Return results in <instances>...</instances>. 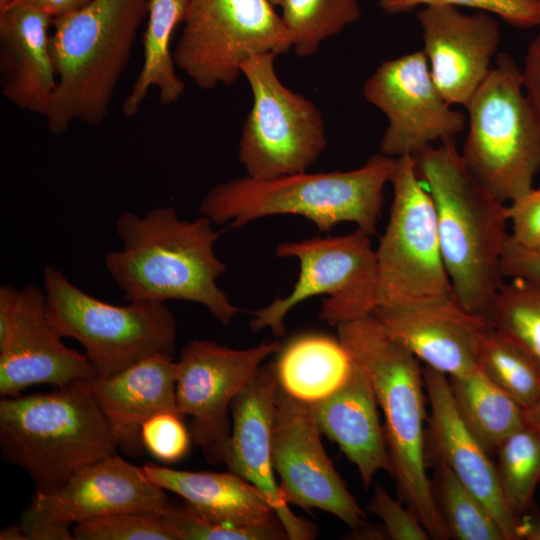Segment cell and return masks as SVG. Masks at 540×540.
Returning <instances> with one entry per match:
<instances>
[{"mask_svg":"<svg viewBox=\"0 0 540 540\" xmlns=\"http://www.w3.org/2000/svg\"><path fill=\"white\" fill-rule=\"evenodd\" d=\"M489 322L521 345L540 364V285L524 279L504 282Z\"/></svg>","mask_w":540,"mask_h":540,"instance_id":"obj_33","label":"cell"},{"mask_svg":"<svg viewBox=\"0 0 540 540\" xmlns=\"http://www.w3.org/2000/svg\"><path fill=\"white\" fill-rule=\"evenodd\" d=\"M414 156L396 158L393 201L376 252L378 306L388 309L453 298L432 198Z\"/></svg>","mask_w":540,"mask_h":540,"instance_id":"obj_10","label":"cell"},{"mask_svg":"<svg viewBox=\"0 0 540 540\" xmlns=\"http://www.w3.org/2000/svg\"><path fill=\"white\" fill-rule=\"evenodd\" d=\"M338 338L368 373L381 407L393 474L403 500L430 538L450 539L426 472L424 377L419 360L368 315L336 326Z\"/></svg>","mask_w":540,"mask_h":540,"instance_id":"obj_4","label":"cell"},{"mask_svg":"<svg viewBox=\"0 0 540 540\" xmlns=\"http://www.w3.org/2000/svg\"><path fill=\"white\" fill-rule=\"evenodd\" d=\"M527 425L540 434V396L526 409Z\"/></svg>","mask_w":540,"mask_h":540,"instance_id":"obj_44","label":"cell"},{"mask_svg":"<svg viewBox=\"0 0 540 540\" xmlns=\"http://www.w3.org/2000/svg\"><path fill=\"white\" fill-rule=\"evenodd\" d=\"M53 19L33 8L0 10V86L19 109L46 115L56 87L49 28Z\"/></svg>","mask_w":540,"mask_h":540,"instance_id":"obj_23","label":"cell"},{"mask_svg":"<svg viewBox=\"0 0 540 540\" xmlns=\"http://www.w3.org/2000/svg\"><path fill=\"white\" fill-rule=\"evenodd\" d=\"M521 74L524 93L540 124V34L527 47Z\"/></svg>","mask_w":540,"mask_h":540,"instance_id":"obj_42","label":"cell"},{"mask_svg":"<svg viewBox=\"0 0 540 540\" xmlns=\"http://www.w3.org/2000/svg\"><path fill=\"white\" fill-rule=\"evenodd\" d=\"M377 406L372 381L355 360L345 383L331 396L315 404L321 432L337 443L356 466L365 488L370 486L379 470L393 474Z\"/></svg>","mask_w":540,"mask_h":540,"instance_id":"obj_24","label":"cell"},{"mask_svg":"<svg viewBox=\"0 0 540 540\" xmlns=\"http://www.w3.org/2000/svg\"><path fill=\"white\" fill-rule=\"evenodd\" d=\"M148 1L91 0L53 20L50 52L57 82L45 115L51 134H63L74 121H104Z\"/></svg>","mask_w":540,"mask_h":540,"instance_id":"obj_5","label":"cell"},{"mask_svg":"<svg viewBox=\"0 0 540 540\" xmlns=\"http://www.w3.org/2000/svg\"><path fill=\"white\" fill-rule=\"evenodd\" d=\"M292 46L268 0H189L173 59L198 87L209 90L233 84L250 57L278 56Z\"/></svg>","mask_w":540,"mask_h":540,"instance_id":"obj_12","label":"cell"},{"mask_svg":"<svg viewBox=\"0 0 540 540\" xmlns=\"http://www.w3.org/2000/svg\"><path fill=\"white\" fill-rule=\"evenodd\" d=\"M189 0H149L148 22L143 34L142 68L125 100L122 113L135 116L148 91L157 88L159 101L172 104L184 93L183 81L177 76L170 43L177 25L184 22Z\"/></svg>","mask_w":540,"mask_h":540,"instance_id":"obj_27","label":"cell"},{"mask_svg":"<svg viewBox=\"0 0 540 540\" xmlns=\"http://www.w3.org/2000/svg\"><path fill=\"white\" fill-rule=\"evenodd\" d=\"M417 19L436 86L449 104L465 107L491 70L498 21L485 11L468 15L448 5L425 6Z\"/></svg>","mask_w":540,"mask_h":540,"instance_id":"obj_19","label":"cell"},{"mask_svg":"<svg viewBox=\"0 0 540 540\" xmlns=\"http://www.w3.org/2000/svg\"><path fill=\"white\" fill-rule=\"evenodd\" d=\"M384 13L401 14L419 6H463L497 15L517 28L540 25V0H378Z\"/></svg>","mask_w":540,"mask_h":540,"instance_id":"obj_36","label":"cell"},{"mask_svg":"<svg viewBox=\"0 0 540 540\" xmlns=\"http://www.w3.org/2000/svg\"><path fill=\"white\" fill-rule=\"evenodd\" d=\"M213 225L202 215L181 219L172 206L123 212L115 222L121 248L106 253V270L128 302L197 303L228 326L241 310L217 283L227 267L216 255L221 232Z\"/></svg>","mask_w":540,"mask_h":540,"instance_id":"obj_1","label":"cell"},{"mask_svg":"<svg viewBox=\"0 0 540 540\" xmlns=\"http://www.w3.org/2000/svg\"><path fill=\"white\" fill-rule=\"evenodd\" d=\"M436 465L431 480L437 508L449 531L457 540H506L487 508L457 479L442 462Z\"/></svg>","mask_w":540,"mask_h":540,"instance_id":"obj_31","label":"cell"},{"mask_svg":"<svg viewBox=\"0 0 540 540\" xmlns=\"http://www.w3.org/2000/svg\"><path fill=\"white\" fill-rule=\"evenodd\" d=\"M385 330L418 360L447 376L477 367L481 338L490 322L455 297L410 306L376 309Z\"/></svg>","mask_w":540,"mask_h":540,"instance_id":"obj_21","label":"cell"},{"mask_svg":"<svg viewBox=\"0 0 540 540\" xmlns=\"http://www.w3.org/2000/svg\"><path fill=\"white\" fill-rule=\"evenodd\" d=\"M279 7L299 57L313 55L323 41L361 16L359 0H282Z\"/></svg>","mask_w":540,"mask_h":540,"instance_id":"obj_30","label":"cell"},{"mask_svg":"<svg viewBox=\"0 0 540 540\" xmlns=\"http://www.w3.org/2000/svg\"><path fill=\"white\" fill-rule=\"evenodd\" d=\"M448 379L461 419L489 454L527 425L526 408L495 385L478 366Z\"/></svg>","mask_w":540,"mask_h":540,"instance_id":"obj_28","label":"cell"},{"mask_svg":"<svg viewBox=\"0 0 540 540\" xmlns=\"http://www.w3.org/2000/svg\"><path fill=\"white\" fill-rule=\"evenodd\" d=\"M501 271L504 278L540 285V250L520 244L509 234L502 252Z\"/></svg>","mask_w":540,"mask_h":540,"instance_id":"obj_40","label":"cell"},{"mask_svg":"<svg viewBox=\"0 0 540 540\" xmlns=\"http://www.w3.org/2000/svg\"><path fill=\"white\" fill-rule=\"evenodd\" d=\"M141 470L149 481L177 494L207 519L244 527L282 525L262 492L231 471H183L153 463Z\"/></svg>","mask_w":540,"mask_h":540,"instance_id":"obj_25","label":"cell"},{"mask_svg":"<svg viewBox=\"0 0 540 540\" xmlns=\"http://www.w3.org/2000/svg\"><path fill=\"white\" fill-rule=\"evenodd\" d=\"M320 433L315 405L279 387L272 457L284 498L306 510L328 512L355 533L367 524L365 514L327 456Z\"/></svg>","mask_w":540,"mask_h":540,"instance_id":"obj_16","label":"cell"},{"mask_svg":"<svg viewBox=\"0 0 540 540\" xmlns=\"http://www.w3.org/2000/svg\"><path fill=\"white\" fill-rule=\"evenodd\" d=\"M363 96L388 119L380 153L389 157H415L453 139L466 124L436 86L422 50L382 62L366 80Z\"/></svg>","mask_w":540,"mask_h":540,"instance_id":"obj_15","label":"cell"},{"mask_svg":"<svg viewBox=\"0 0 540 540\" xmlns=\"http://www.w3.org/2000/svg\"><path fill=\"white\" fill-rule=\"evenodd\" d=\"M52 326L42 289L0 286V394L17 396L30 386L64 387L97 374L85 354L69 348Z\"/></svg>","mask_w":540,"mask_h":540,"instance_id":"obj_14","label":"cell"},{"mask_svg":"<svg viewBox=\"0 0 540 540\" xmlns=\"http://www.w3.org/2000/svg\"><path fill=\"white\" fill-rule=\"evenodd\" d=\"M522 539L540 540V511L537 513V515L532 521L524 524Z\"/></svg>","mask_w":540,"mask_h":540,"instance_id":"obj_45","label":"cell"},{"mask_svg":"<svg viewBox=\"0 0 540 540\" xmlns=\"http://www.w3.org/2000/svg\"><path fill=\"white\" fill-rule=\"evenodd\" d=\"M395 164L396 158L380 153L348 171H304L270 179L234 178L213 186L198 211L214 224L227 223L231 228L267 216L298 215L320 232L351 222L372 236Z\"/></svg>","mask_w":540,"mask_h":540,"instance_id":"obj_3","label":"cell"},{"mask_svg":"<svg viewBox=\"0 0 540 540\" xmlns=\"http://www.w3.org/2000/svg\"><path fill=\"white\" fill-rule=\"evenodd\" d=\"M281 258H295L299 275L286 297H276L269 305L254 311L250 328H269L276 336L286 332L284 320L289 311L308 298L327 295L319 318L332 325L373 314L378 306L376 252L371 235L356 228L350 234L313 237L284 242L276 247Z\"/></svg>","mask_w":540,"mask_h":540,"instance_id":"obj_9","label":"cell"},{"mask_svg":"<svg viewBox=\"0 0 540 540\" xmlns=\"http://www.w3.org/2000/svg\"><path fill=\"white\" fill-rule=\"evenodd\" d=\"M90 381L0 400L3 458L24 469L36 491L59 488L77 471L119 448Z\"/></svg>","mask_w":540,"mask_h":540,"instance_id":"obj_6","label":"cell"},{"mask_svg":"<svg viewBox=\"0 0 540 540\" xmlns=\"http://www.w3.org/2000/svg\"><path fill=\"white\" fill-rule=\"evenodd\" d=\"M353 365L352 354L339 338L321 334L295 337L281 348L274 362L280 389L313 405L335 393Z\"/></svg>","mask_w":540,"mask_h":540,"instance_id":"obj_26","label":"cell"},{"mask_svg":"<svg viewBox=\"0 0 540 540\" xmlns=\"http://www.w3.org/2000/svg\"><path fill=\"white\" fill-rule=\"evenodd\" d=\"M415 159L434 204L454 297L489 321L505 279L501 257L510 234L508 207L471 174L453 139L425 148Z\"/></svg>","mask_w":540,"mask_h":540,"instance_id":"obj_2","label":"cell"},{"mask_svg":"<svg viewBox=\"0 0 540 540\" xmlns=\"http://www.w3.org/2000/svg\"><path fill=\"white\" fill-rule=\"evenodd\" d=\"M495 453L504 499L521 520L532 507L540 482V434L526 425L507 437Z\"/></svg>","mask_w":540,"mask_h":540,"instance_id":"obj_32","label":"cell"},{"mask_svg":"<svg viewBox=\"0 0 540 540\" xmlns=\"http://www.w3.org/2000/svg\"><path fill=\"white\" fill-rule=\"evenodd\" d=\"M278 390L274 362L261 366L231 404L232 428L221 462L262 492L288 539H313L315 526L291 511L274 476L272 445Z\"/></svg>","mask_w":540,"mask_h":540,"instance_id":"obj_17","label":"cell"},{"mask_svg":"<svg viewBox=\"0 0 540 540\" xmlns=\"http://www.w3.org/2000/svg\"><path fill=\"white\" fill-rule=\"evenodd\" d=\"M369 510L382 521L389 539L427 540L430 538L416 514L392 498L380 485L375 487Z\"/></svg>","mask_w":540,"mask_h":540,"instance_id":"obj_38","label":"cell"},{"mask_svg":"<svg viewBox=\"0 0 540 540\" xmlns=\"http://www.w3.org/2000/svg\"><path fill=\"white\" fill-rule=\"evenodd\" d=\"M18 524L25 540H75L70 527L50 521L31 505L23 512Z\"/></svg>","mask_w":540,"mask_h":540,"instance_id":"obj_41","label":"cell"},{"mask_svg":"<svg viewBox=\"0 0 540 540\" xmlns=\"http://www.w3.org/2000/svg\"><path fill=\"white\" fill-rule=\"evenodd\" d=\"M169 504L164 489L116 453L83 467L55 490L36 491L30 505L50 521L70 527L126 512L164 514Z\"/></svg>","mask_w":540,"mask_h":540,"instance_id":"obj_20","label":"cell"},{"mask_svg":"<svg viewBox=\"0 0 540 540\" xmlns=\"http://www.w3.org/2000/svg\"><path fill=\"white\" fill-rule=\"evenodd\" d=\"M278 341L232 349L212 340H193L176 361V398L180 414L191 417L189 432L206 457L221 462L232 423L231 404L254 379L262 362L278 353Z\"/></svg>","mask_w":540,"mask_h":540,"instance_id":"obj_13","label":"cell"},{"mask_svg":"<svg viewBox=\"0 0 540 540\" xmlns=\"http://www.w3.org/2000/svg\"><path fill=\"white\" fill-rule=\"evenodd\" d=\"M465 108L468 131L460 153L471 174L505 204L530 191L540 170V124L509 54L498 55Z\"/></svg>","mask_w":540,"mask_h":540,"instance_id":"obj_7","label":"cell"},{"mask_svg":"<svg viewBox=\"0 0 540 540\" xmlns=\"http://www.w3.org/2000/svg\"><path fill=\"white\" fill-rule=\"evenodd\" d=\"M507 207L510 235L520 244L540 250V186L533 187Z\"/></svg>","mask_w":540,"mask_h":540,"instance_id":"obj_39","label":"cell"},{"mask_svg":"<svg viewBox=\"0 0 540 540\" xmlns=\"http://www.w3.org/2000/svg\"><path fill=\"white\" fill-rule=\"evenodd\" d=\"M275 57L255 55L241 67L252 107L242 127L238 159L246 176L255 179L307 171L327 145L320 110L281 82Z\"/></svg>","mask_w":540,"mask_h":540,"instance_id":"obj_11","label":"cell"},{"mask_svg":"<svg viewBox=\"0 0 540 540\" xmlns=\"http://www.w3.org/2000/svg\"><path fill=\"white\" fill-rule=\"evenodd\" d=\"M274 7L280 6L282 0H268Z\"/></svg>","mask_w":540,"mask_h":540,"instance_id":"obj_47","label":"cell"},{"mask_svg":"<svg viewBox=\"0 0 540 540\" xmlns=\"http://www.w3.org/2000/svg\"><path fill=\"white\" fill-rule=\"evenodd\" d=\"M176 374L173 356L159 354L110 377L89 382L119 448L126 453H143L141 428L151 417L171 412L183 418L177 406Z\"/></svg>","mask_w":540,"mask_h":540,"instance_id":"obj_22","label":"cell"},{"mask_svg":"<svg viewBox=\"0 0 540 540\" xmlns=\"http://www.w3.org/2000/svg\"><path fill=\"white\" fill-rule=\"evenodd\" d=\"M182 417L171 412L159 413L141 428V441L147 452L157 460L172 463L183 458L192 441Z\"/></svg>","mask_w":540,"mask_h":540,"instance_id":"obj_37","label":"cell"},{"mask_svg":"<svg viewBox=\"0 0 540 540\" xmlns=\"http://www.w3.org/2000/svg\"><path fill=\"white\" fill-rule=\"evenodd\" d=\"M43 291L52 326L84 348L97 378L154 355L174 354L176 319L166 303L114 305L81 290L53 266L43 271Z\"/></svg>","mask_w":540,"mask_h":540,"instance_id":"obj_8","label":"cell"},{"mask_svg":"<svg viewBox=\"0 0 540 540\" xmlns=\"http://www.w3.org/2000/svg\"><path fill=\"white\" fill-rule=\"evenodd\" d=\"M91 0H0V10L11 5H23L38 10L53 20L86 6Z\"/></svg>","mask_w":540,"mask_h":540,"instance_id":"obj_43","label":"cell"},{"mask_svg":"<svg viewBox=\"0 0 540 540\" xmlns=\"http://www.w3.org/2000/svg\"><path fill=\"white\" fill-rule=\"evenodd\" d=\"M164 516L178 540H280L288 539L282 525L244 527L219 523L197 513L186 502L169 504Z\"/></svg>","mask_w":540,"mask_h":540,"instance_id":"obj_35","label":"cell"},{"mask_svg":"<svg viewBox=\"0 0 540 540\" xmlns=\"http://www.w3.org/2000/svg\"><path fill=\"white\" fill-rule=\"evenodd\" d=\"M75 540H178L164 514L126 512L73 525Z\"/></svg>","mask_w":540,"mask_h":540,"instance_id":"obj_34","label":"cell"},{"mask_svg":"<svg viewBox=\"0 0 540 540\" xmlns=\"http://www.w3.org/2000/svg\"><path fill=\"white\" fill-rule=\"evenodd\" d=\"M431 408L425 432V456L447 465L457 479L491 513L506 540L522 539L524 523L509 509L496 464L467 428L453 401L448 376L429 366L422 369Z\"/></svg>","mask_w":540,"mask_h":540,"instance_id":"obj_18","label":"cell"},{"mask_svg":"<svg viewBox=\"0 0 540 540\" xmlns=\"http://www.w3.org/2000/svg\"><path fill=\"white\" fill-rule=\"evenodd\" d=\"M477 366L526 409L540 396V364L521 345L492 325L481 338Z\"/></svg>","mask_w":540,"mask_h":540,"instance_id":"obj_29","label":"cell"},{"mask_svg":"<svg viewBox=\"0 0 540 540\" xmlns=\"http://www.w3.org/2000/svg\"><path fill=\"white\" fill-rule=\"evenodd\" d=\"M1 540H25L19 524L9 526L0 532Z\"/></svg>","mask_w":540,"mask_h":540,"instance_id":"obj_46","label":"cell"}]
</instances>
